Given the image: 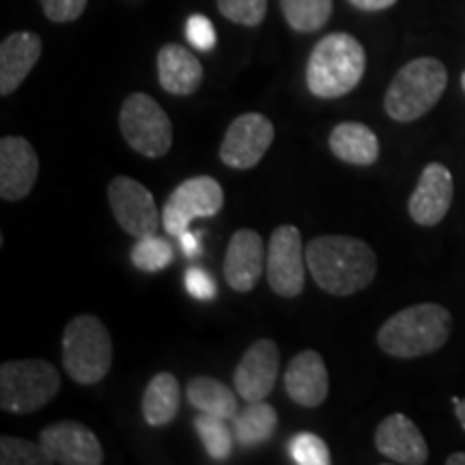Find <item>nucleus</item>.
Segmentation results:
<instances>
[{"label": "nucleus", "mask_w": 465, "mask_h": 465, "mask_svg": "<svg viewBox=\"0 0 465 465\" xmlns=\"http://www.w3.org/2000/svg\"><path fill=\"white\" fill-rule=\"evenodd\" d=\"M306 265L325 293L347 298L360 293L377 274L375 250L351 235H322L308 242Z\"/></svg>", "instance_id": "obj_1"}, {"label": "nucleus", "mask_w": 465, "mask_h": 465, "mask_svg": "<svg viewBox=\"0 0 465 465\" xmlns=\"http://www.w3.org/2000/svg\"><path fill=\"white\" fill-rule=\"evenodd\" d=\"M452 332V315L449 308L416 304L397 312L377 332V345L392 358H420L446 345Z\"/></svg>", "instance_id": "obj_2"}, {"label": "nucleus", "mask_w": 465, "mask_h": 465, "mask_svg": "<svg viewBox=\"0 0 465 465\" xmlns=\"http://www.w3.org/2000/svg\"><path fill=\"white\" fill-rule=\"evenodd\" d=\"M366 72V52L349 33H332L319 39L306 65L308 91L322 100L351 93Z\"/></svg>", "instance_id": "obj_3"}, {"label": "nucleus", "mask_w": 465, "mask_h": 465, "mask_svg": "<svg viewBox=\"0 0 465 465\" xmlns=\"http://www.w3.org/2000/svg\"><path fill=\"white\" fill-rule=\"evenodd\" d=\"M449 72L433 56H420L407 63L388 86L383 106L397 124H411L431 110L444 95Z\"/></svg>", "instance_id": "obj_4"}, {"label": "nucleus", "mask_w": 465, "mask_h": 465, "mask_svg": "<svg viewBox=\"0 0 465 465\" xmlns=\"http://www.w3.org/2000/svg\"><path fill=\"white\" fill-rule=\"evenodd\" d=\"M63 366L80 386H95L113 366V336L95 315H75L63 332Z\"/></svg>", "instance_id": "obj_5"}, {"label": "nucleus", "mask_w": 465, "mask_h": 465, "mask_svg": "<svg viewBox=\"0 0 465 465\" xmlns=\"http://www.w3.org/2000/svg\"><path fill=\"white\" fill-rule=\"evenodd\" d=\"M61 391V375L48 360H9L0 366V407L9 414H33Z\"/></svg>", "instance_id": "obj_6"}, {"label": "nucleus", "mask_w": 465, "mask_h": 465, "mask_svg": "<svg viewBox=\"0 0 465 465\" xmlns=\"http://www.w3.org/2000/svg\"><path fill=\"white\" fill-rule=\"evenodd\" d=\"M119 130L125 143L144 158H164L173 147L171 119L147 93H132L124 102L119 113Z\"/></svg>", "instance_id": "obj_7"}, {"label": "nucleus", "mask_w": 465, "mask_h": 465, "mask_svg": "<svg viewBox=\"0 0 465 465\" xmlns=\"http://www.w3.org/2000/svg\"><path fill=\"white\" fill-rule=\"evenodd\" d=\"M224 207V192L213 177L199 174L182 182L171 192L162 212L168 235H182L192 220L213 218Z\"/></svg>", "instance_id": "obj_8"}, {"label": "nucleus", "mask_w": 465, "mask_h": 465, "mask_svg": "<svg viewBox=\"0 0 465 465\" xmlns=\"http://www.w3.org/2000/svg\"><path fill=\"white\" fill-rule=\"evenodd\" d=\"M267 282L281 298H298L304 291L306 248H302L298 226L282 224L272 232L267 243Z\"/></svg>", "instance_id": "obj_9"}, {"label": "nucleus", "mask_w": 465, "mask_h": 465, "mask_svg": "<svg viewBox=\"0 0 465 465\" xmlns=\"http://www.w3.org/2000/svg\"><path fill=\"white\" fill-rule=\"evenodd\" d=\"M108 201L116 223L132 237L141 240L158 232L162 213L158 212L153 194L141 182L119 174L108 185Z\"/></svg>", "instance_id": "obj_10"}, {"label": "nucleus", "mask_w": 465, "mask_h": 465, "mask_svg": "<svg viewBox=\"0 0 465 465\" xmlns=\"http://www.w3.org/2000/svg\"><path fill=\"white\" fill-rule=\"evenodd\" d=\"M274 143V124L261 113H246L226 127L220 144V160L237 171H248L263 160Z\"/></svg>", "instance_id": "obj_11"}, {"label": "nucleus", "mask_w": 465, "mask_h": 465, "mask_svg": "<svg viewBox=\"0 0 465 465\" xmlns=\"http://www.w3.org/2000/svg\"><path fill=\"white\" fill-rule=\"evenodd\" d=\"M278 371H281V351L270 339H259L246 349L235 373H232V388L246 401H265L274 391Z\"/></svg>", "instance_id": "obj_12"}, {"label": "nucleus", "mask_w": 465, "mask_h": 465, "mask_svg": "<svg viewBox=\"0 0 465 465\" xmlns=\"http://www.w3.org/2000/svg\"><path fill=\"white\" fill-rule=\"evenodd\" d=\"M39 444L44 446L50 463L61 465H100L104 463V449L97 435L84 424L61 420L42 429Z\"/></svg>", "instance_id": "obj_13"}, {"label": "nucleus", "mask_w": 465, "mask_h": 465, "mask_svg": "<svg viewBox=\"0 0 465 465\" xmlns=\"http://www.w3.org/2000/svg\"><path fill=\"white\" fill-rule=\"evenodd\" d=\"M39 177L37 151L26 138L3 136L0 141V199L22 201Z\"/></svg>", "instance_id": "obj_14"}, {"label": "nucleus", "mask_w": 465, "mask_h": 465, "mask_svg": "<svg viewBox=\"0 0 465 465\" xmlns=\"http://www.w3.org/2000/svg\"><path fill=\"white\" fill-rule=\"evenodd\" d=\"M452 196H455V182H452L450 171L444 164L431 162L424 166L416 190L411 192L410 203H407L411 220L420 226L440 224L449 213Z\"/></svg>", "instance_id": "obj_15"}, {"label": "nucleus", "mask_w": 465, "mask_h": 465, "mask_svg": "<svg viewBox=\"0 0 465 465\" xmlns=\"http://www.w3.org/2000/svg\"><path fill=\"white\" fill-rule=\"evenodd\" d=\"M265 267V242L257 231L240 229L232 232L224 254L226 284L237 293L257 287Z\"/></svg>", "instance_id": "obj_16"}, {"label": "nucleus", "mask_w": 465, "mask_h": 465, "mask_svg": "<svg viewBox=\"0 0 465 465\" xmlns=\"http://www.w3.org/2000/svg\"><path fill=\"white\" fill-rule=\"evenodd\" d=\"M375 449L380 455L403 465H422L429 461V446L420 429L405 414L383 418L375 431Z\"/></svg>", "instance_id": "obj_17"}, {"label": "nucleus", "mask_w": 465, "mask_h": 465, "mask_svg": "<svg viewBox=\"0 0 465 465\" xmlns=\"http://www.w3.org/2000/svg\"><path fill=\"white\" fill-rule=\"evenodd\" d=\"M284 391L302 407L322 405L330 392V375L323 358L312 349L295 353L284 371Z\"/></svg>", "instance_id": "obj_18"}, {"label": "nucleus", "mask_w": 465, "mask_h": 465, "mask_svg": "<svg viewBox=\"0 0 465 465\" xmlns=\"http://www.w3.org/2000/svg\"><path fill=\"white\" fill-rule=\"evenodd\" d=\"M44 42L37 33L20 31L9 35L0 44V95H11L20 89L26 75L37 65Z\"/></svg>", "instance_id": "obj_19"}, {"label": "nucleus", "mask_w": 465, "mask_h": 465, "mask_svg": "<svg viewBox=\"0 0 465 465\" xmlns=\"http://www.w3.org/2000/svg\"><path fill=\"white\" fill-rule=\"evenodd\" d=\"M160 86L171 95H192L203 83L201 61L179 44H166L158 52Z\"/></svg>", "instance_id": "obj_20"}, {"label": "nucleus", "mask_w": 465, "mask_h": 465, "mask_svg": "<svg viewBox=\"0 0 465 465\" xmlns=\"http://www.w3.org/2000/svg\"><path fill=\"white\" fill-rule=\"evenodd\" d=\"M330 151L353 166H371L380 158V141L369 125L345 121L330 134Z\"/></svg>", "instance_id": "obj_21"}, {"label": "nucleus", "mask_w": 465, "mask_h": 465, "mask_svg": "<svg viewBox=\"0 0 465 465\" xmlns=\"http://www.w3.org/2000/svg\"><path fill=\"white\" fill-rule=\"evenodd\" d=\"M182 386L173 373H158L151 377L143 394V418L151 427H166L179 414Z\"/></svg>", "instance_id": "obj_22"}, {"label": "nucleus", "mask_w": 465, "mask_h": 465, "mask_svg": "<svg viewBox=\"0 0 465 465\" xmlns=\"http://www.w3.org/2000/svg\"><path fill=\"white\" fill-rule=\"evenodd\" d=\"M235 392L226 383L205 375L192 377L185 386V397L192 407H196L201 414H212L224 420H232L237 416Z\"/></svg>", "instance_id": "obj_23"}, {"label": "nucleus", "mask_w": 465, "mask_h": 465, "mask_svg": "<svg viewBox=\"0 0 465 465\" xmlns=\"http://www.w3.org/2000/svg\"><path fill=\"white\" fill-rule=\"evenodd\" d=\"M278 427V411L265 401L248 403L232 418V433L235 440L246 449L263 444L274 435Z\"/></svg>", "instance_id": "obj_24"}, {"label": "nucleus", "mask_w": 465, "mask_h": 465, "mask_svg": "<svg viewBox=\"0 0 465 465\" xmlns=\"http://www.w3.org/2000/svg\"><path fill=\"white\" fill-rule=\"evenodd\" d=\"M287 25L298 33H315L332 17V0H281Z\"/></svg>", "instance_id": "obj_25"}, {"label": "nucleus", "mask_w": 465, "mask_h": 465, "mask_svg": "<svg viewBox=\"0 0 465 465\" xmlns=\"http://www.w3.org/2000/svg\"><path fill=\"white\" fill-rule=\"evenodd\" d=\"M226 422L229 420L212 414H201L194 420L196 433H199L207 455L212 457L213 461H226L232 452V435L235 433L231 431Z\"/></svg>", "instance_id": "obj_26"}, {"label": "nucleus", "mask_w": 465, "mask_h": 465, "mask_svg": "<svg viewBox=\"0 0 465 465\" xmlns=\"http://www.w3.org/2000/svg\"><path fill=\"white\" fill-rule=\"evenodd\" d=\"M174 257L173 246L164 237L160 235H147L136 242L132 248V263L143 272H160L171 265Z\"/></svg>", "instance_id": "obj_27"}, {"label": "nucleus", "mask_w": 465, "mask_h": 465, "mask_svg": "<svg viewBox=\"0 0 465 465\" xmlns=\"http://www.w3.org/2000/svg\"><path fill=\"white\" fill-rule=\"evenodd\" d=\"M0 463L3 465H45L50 457L45 455L42 444L20 440V438H0Z\"/></svg>", "instance_id": "obj_28"}, {"label": "nucleus", "mask_w": 465, "mask_h": 465, "mask_svg": "<svg viewBox=\"0 0 465 465\" xmlns=\"http://www.w3.org/2000/svg\"><path fill=\"white\" fill-rule=\"evenodd\" d=\"M289 455L298 465H330L328 444L315 433H298L289 441Z\"/></svg>", "instance_id": "obj_29"}, {"label": "nucleus", "mask_w": 465, "mask_h": 465, "mask_svg": "<svg viewBox=\"0 0 465 465\" xmlns=\"http://www.w3.org/2000/svg\"><path fill=\"white\" fill-rule=\"evenodd\" d=\"M218 9L235 25L259 26L265 20L267 0H218Z\"/></svg>", "instance_id": "obj_30"}, {"label": "nucleus", "mask_w": 465, "mask_h": 465, "mask_svg": "<svg viewBox=\"0 0 465 465\" xmlns=\"http://www.w3.org/2000/svg\"><path fill=\"white\" fill-rule=\"evenodd\" d=\"M185 37H188L192 48L201 52L213 50V45L218 42V33L213 28L212 20L199 14L190 15L188 22H185Z\"/></svg>", "instance_id": "obj_31"}, {"label": "nucleus", "mask_w": 465, "mask_h": 465, "mask_svg": "<svg viewBox=\"0 0 465 465\" xmlns=\"http://www.w3.org/2000/svg\"><path fill=\"white\" fill-rule=\"evenodd\" d=\"M45 17L56 25H67V22L78 20L84 14L89 0H39Z\"/></svg>", "instance_id": "obj_32"}, {"label": "nucleus", "mask_w": 465, "mask_h": 465, "mask_svg": "<svg viewBox=\"0 0 465 465\" xmlns=\"http://www.w3.org/2000/svg\"><path fill=\"white\" fill-rule=\"evenodd\" d=\"M183 284L192 298L201 302H212L218 295L216 281H213V276L209 274L207 270H203V267H190V270L185 272Z\"/></svg>", "instance_id": "obj_33"}, {"label": "nucleus", "mask_w": 465, "mask_h": 465, "mask_svg": "<svg viewBox=\"0 0 465 465\" xmlns=\"http://www.w3.org/2000/svg\"><path fill=\"white\" fill-rule=\"evenodd\" d=\"M179 242H182V250L185 257H196L201 252V235H196L194 231L185 229L182 235H179Z\"/></svg>", "instance_id": "obj_34"}, {"label": "nucleus", "mask_w": 465, "mask_h": 465, "mask_svg": "<svg viewBox=\"0 0 465 465\" xmlns=\"http://www.w3.org/2000/svg\"><path fill=\"white\" fill-rule=\"evenodd\" d=\"M397 0H349V5H353L356 9L362 11H383L391 9Z\"/></svg>", "instance_id": "obj_35"}, {"label": "nucleus", "mask_w": 465, "mask_h": 465, "mask_svg": "<svg viewBox=\"0 0 465 465\" xmlns=\"http://www.w3.org/2000/svg\"><path fill=\"white\" fill-rule=\"evenodd\" d=\"M455 416L465 429V399H455Z\"/></svg>", "instance_id": "obj_36"}, {"label": "nucleus", "mask_w": 465, "mask_h": 465, "mask_svg": "<svg viewBox=\"0 0 465 465\" xmlns=\"http://www.w3.org/2000/svg\"><path fill=\"white\" fill-rule=\"evenodd\" d=\"M446 465H465V452H455L446 459Z\"/></svg>", "instance_id": "obj_37"}, {"label": "nucleus", "mask_w": 465, "mask_h": 465, "mask_svg": "<svg viewBox=\"0 0 465 465\" xmlns=\"http://www.w3.org/2000/svg\"><path fill=\"white\" fill-rule=\"evenodd\" d=\"M461 86H463V91H465V72H463V75H461Z\"/></svg>", "instance_id": "obj_38"}]
</instances>
